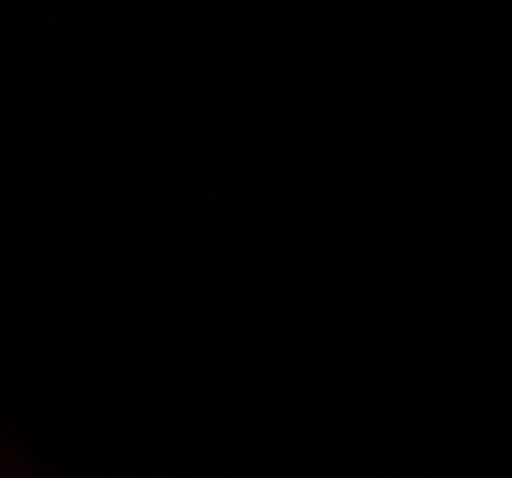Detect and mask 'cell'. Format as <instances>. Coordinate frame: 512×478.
<instances>
[]
</instances>
